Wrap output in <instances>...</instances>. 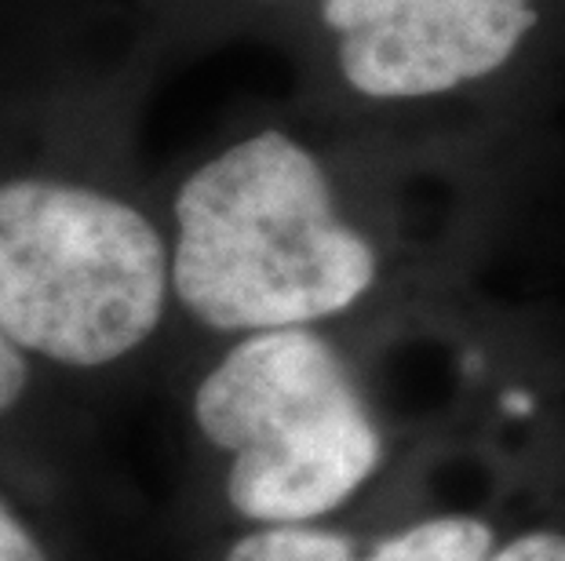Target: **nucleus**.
<instances>
[{"label":"nucleus","instance_id":"20e7f679","mask_svg":"<svg viewBox=\"0 0 565 561\" xmlns=\"http://www.w3.org/2000/svg\"><path fill=\"white\" fill-rule=\"evenodd\" d=\"M340 66L372 99H419L500 69L536 11L529 0H324Z\"/></svg>","mask_w":565,"mask_h":561},{"label":"nucleus","instance_id":"7ed1b4c3","mask_svg":"<svg viewBox=\"0 0 565 561\" xmlns=\"http://www.w3.org/2000/svg\"><path fill=\"white\" fill-rule=\"evenodd\" d=\"M164 241L125 201L84 186L0 183V328L19 350L95 368L158 328Z\"/></svg>","mask_w":565,"mask_h":561},{"label":"nucleus","instance_id":"0eeeda50","mask_svg":"<svg viewBox=\"0 0 565 561\" xmlns=\"http://www.w3.org/2000/svg\"><path fill=\"white\" fill-rule=\"evenodd\" d=\"M0 561H47L44 547L0 499Z\"/></svg>","mask_w":565,"mask_h":561},{"label":"nucleus","instance_id":"423d86ee","mask_svg":"<svg viewBox=\"0 0 565 561\" xmlns=\"http://www.w3.org/2000/svg\"><path fill=\"white\" fill-rule=\"evenodd\" d=\"M486 561H565V532H551V529L522 532L508 547L492 551Z\"/></svg>","mask_w":565,"mask_h":561},{"label":"nucleus","instance_id":"f03ea898","mask_svg":"<svg viewBox=\"0 0 565 561\" xmlns=\"http://www.w3.org/2000/svg\"><path fill=\"white\" fill-rule=\"evenodd\" d=\"M194 420L231 456L226 496L256 525H307L343 507L383 438L343 357L310 328L252 332L204 376Z\"/></svg>","mask_w":565,"mask_h":561},{"label":"nucleus","instance_id":"39448f33","mask_svg":"<svg viewBox=\"0 0 565 561\" xmlns=\"http://www.w3.org/2000/svg\"><path fill=\"white\" fill-rule=\"evenodd\" d=\"M492 551L497 547L489 521L441 515L408 525L372 547H358L351 536L310 525H263L242 536L223 561H486Z\"/></svg>","mask_w":565,"mask_h":561},{"label":"nucleus","instance_id":"f257e3e1","mask_svg":"<svg viewBox=\"0 0 565 561\" xmlns=\"http://www.w3.org/2000/svg\"><path fill=\"white\" fill-rule=\"evenodd\" d=\"M175 223V295L220 332L307 328L376 281V252L340 223L318 161L281 131L237 142L190 175Z\"/></svg>","mask_w":565,"mask_h":561},{"label":"nucleus","instance_id":"6e6552de","mask_svg":"<svg viewBox=\"0 0 565 561\" xmlns=\"http://www.w3.org/2000/svg\"><path fill=\"white\" fill-rule=\"evenodd\" d=\"M26 362H22L19 346L4 336V328H0V416L8 409H15V401L22 398V390H26Z\"/></svg>","mask_w":565,"mask_h":561}]
</instances>
